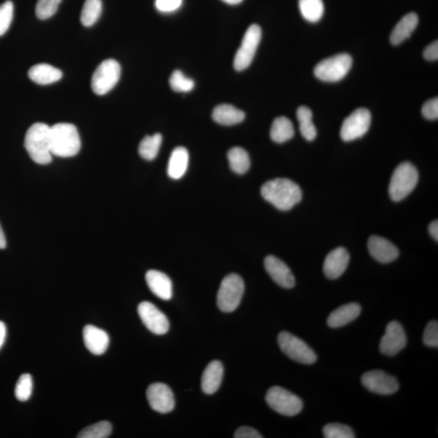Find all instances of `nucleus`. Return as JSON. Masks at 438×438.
I'll return each mask as SVG.
<instances>
[{"mask_svg":"<svg viewBox=\"0 0 438 438\" xmlns=\"http://www.w3.org/2000/svg\"><path fill=\"white\" fill-rule=\"evenodd\" d=\"M263 198L280 211H288L301 202V187L288 178H278L266 183L262 187Z\"/></svg>","mask_w":438,"mask_h":438,"instance_id":"nucleus-1","label":"nucleus"},{"mask_svg":"<svg viewBox=\"0 0 438 438\" xmlns=\"http://www.w3.org/2000/svg\"><path fill=\"white\" fill-rule=\"evenodd\" d=\"M25 147L34 163H50L52 160L51 127L43 123L33 124L25 134Z\"/></svg>","mask_w":438,"mask_h":438,"instance_id":"nucleus-2","label":"nucleus"},{"mask_svg":"<svg viewBox=\"0 0 438 438\" xmlns=\"http://www.w3.org/2000/svg\"><path fill=\"white\" fill-rule=\"evenodd\" d=\"M82 146L77 127L68 123H60L51 127L52 155L70 158L77 155Z\"/></svg>","mask_w":438,"mask_h":438,"instance_id":"nucleus-3","label":"nucleus"},{"mask_svg":"<svg viewBox=\"0 0 438 438\" xmlns=\"http://www.w3.org/2000/svg\"><path fill=\"white\" fill-rule=\"evenodd\" d=\"M419 180L417 169L406 162L397 166L393 173L389 193L394 202H400L414 190Z\"/></svg>","mask_w":438,"mask_h":438,"instance_id":"nucleus-4","label":"nucleus"},{"mask_svg":"<svg viewBox=\"0 0 438 438\" xmlns=\"http://www.w3.org/2000/svg\"><path fill=\"white\" fill-rule=\"evenodd\" d=\"M244 293V284L238 275L231 274L222 281L218 289L217 303L219 310L233 312L239 307Z\"/></svg>","mask_w":438,"mask_h":438,"instance_id":"nucleus-5","label":"nucleus"},{"mask_svg":"<svg viewBox=\"0 0 438 438\" xmlns=\"http://www.w3.org/2000/svg\"><path fill=\"white\" fill-rule=\"evenodd\" d=\"M352 65V58L348 54H338L321 61L315 67L314 74L325 82H337L346 77Z\"/></svg>","mask_w":438,"mask_h":438,"instance_id":"nucleus-6","label":"nucleus"},{"mask_svg":"<svg viewBox=\"0 0 438 438\" xmlns=\"http://www.w3.org/2000/svg\"><path fill=\"white\" fill-rule=\"evenodd\" d=\"M266 401L270 408L286 417L301 413L303 404L301 397L280 387H273L267 391Z\"/></svg>","mask_w":438,"mask_h":438,"instance_id":"nucleus-7","label":"nucleus"},{"mask_svg":"<svg viewBox=\"0 0 438 438\" xmlns=\"http://www.w3.org/2000/svg\"><path fill=\"white\" fill-rule=\"evenodd\" d=\"M281 351L290 359L303 365L314 364L317 356L314 350L302 339L287 332H281L278 337Z\"/></svg>","mask_w":438,"mask_h":438,"instance_id":"nucleus-8","label":"nucleus"},{"mask_svg":"<svg viewBox=\"0 0 438 438\" xmlns=\"http://www.w3.org/2000/svg\"><path fill=\"white\" fill-rule=\"evenodd\" d=\"M122 74V68L115 60L102 61L97 66L91 80L93 93L97 95H104L113 89L119 82Z\"/></svg>","mask_w":438,"mask_h":438,"instance_id":"nucleus-9","label":"nucleus"},{"mask_svg":"<svg viewBox=\"0 0 438 438\" xmlns=\"http://www.w3.org/2000/svg\"><path fill=\"white\" fill-rule=\"evenodd\" d=\"M261 39V27L257 25L249 26L244 36L242 43L235 54L234 68L236 71L245 70L252 64Z\"/></svg>","mask_w":438,"mask_h":438,"instance_id":"nucleus-10","label":"nucleus"},{"mask_svg":"<svg viewBox=\"0 0 438 438\" xmlns=\"http://www.w3.org/2000/svg\"><path fill=\"white\" fill-rule=\"evenodd\" d=\"M370 111L366 108H358L344 119L341 136L344 141H352L365 135L371 125Z\"/></svg>","mask_w":438,"mask_h":438,"instance_id":"nucleus-11","label":"nucleus"},{"mask_svg":"<svg viewBox=\"0 0 438 438\" xmlns=\"http://www.w3.org/2000/svg\"><path fill=\"white\" fill-rule=\"evenodd\" d=\"M362 385L374 394L390 395L399 391L397 379L382 370L365 373L361 378Z\"/></svg>","mask_w":438,"mask_h":438,"instance_id":"nucleus-12","label":"nucleus"},{"mask_svg":"<svg viewBox=\"0 0 438 438\" xmlns=\"http://www.w3.org/2000/svg\"><path fill=\"white\" fill-rule=\"evenodd\" d=\"M137 311L142 323L150 332L158 335L168 333L170 327L168 319L154 303L141 302Z\"/></svg>","mask_w":438,"mask_h":438,"instance_id":"nucleus-13","label":"nucleus"},{"mask_svg":"<svg viewBox=\"0 0 438 438\" xmlns=\"http://www.w3.org/2000/svg\"><path fill=\"white\" fill-rule=\"evenodd\" d=\"M408 343V338L403 325L396 321L389 323L386 333L380 343V351L387 356H394L404 349Z\"/></svg>","mask_w":438,"mask_h":438,"instance_id":"nucleus-14","label":"nucleus"},{"mask_svg":"<svg viewBox=\"0 0 438 438\" xmlns=\"http://www.w3.org/2000/svg\"><path fill=\"white\" fill-rule=\"evenodd\" d=\"M147 400L155 412L166 414L175 408L173 393L166 384L154 383L147 389Z\"/></svg>","mask_w":438,"mask_h":438,"instance_id":"nucleus-15","label":"nucleus"},{"mask_svg":"<svg viewBox=\"0 0 438 438\" xmlns=\"http://www.w3.org/2000/svg\"><path fill=\"white\" fill-rule=\"evenodd\" d=\"M265 268L268 274L275 283L284 288H292L296 285V279L290 268L275 256H268L265 259Z\"/></svg>","mask_w":438,"mask_h":438,"instance_id":"nucleus-16","label":"nucleus"},{"mask_svg":"<svg viewBox=\"0 0 438 438\" xmlns=\"http://www.w3.org/2000/svg\"><path fill=\"white\" fill-rule=\"evenodd\" d=\"M368 248L371 256L383 264L394 262L400 255L399 249L394 244L378 235L370 237Z\"/></svg>","mask_w":438,"mask_h":438,"instance_id":"nucleus-17","label":"nucleus"},{"mask_svg":"<svg viewBox=\"0 0 438 438\" xmlns=\"http://www.w3.org/2000/svg\"><path fill=\"white\" fill-rule=\"evenodd\" d=\"M350 262L347 250L338 247L326 256L324 262V274L330 279H337L347 270Z\"/></svg>","mask_w":438,"mask_h":438,"instance_id":"nucleus-18","label":"nucleus"},{"mask_svg":"<svg viewBox=\"0 0 438 438\" xmlns=\"http://www.w3.org/2000/svg\"><path fill=\"white\" fill-rule=\"evenodd\" d=\"M83 338L84 345L93 355L101 356L108 348L109 335L104 330L97 328L95 325H87L84 326Z\"/></svg>","mask_w":438,"mask_h":438,"instance_id":"nucleus-19","label":"nucleus"},{"mask_svg":"<svg viewBox=\"0 0 438 438\" xmlns=\"http://www.w3.org/2000/svg\"><path fill=\"white\" fill-rule=\"evenodd\" d=\"M146 280L152 293L163 301H169L173 295L172 283L164 273L151 270L146 273Z\"/></svg>","mask_w":438,"mask_h":438,"instance_id":"nucleus-20","label":"nucleus"},{"mask_svg":"<svg viewBox=\"0 0 438 438\" xmlns=\"http://www.w3.org/2000/svg\"><path fill=\"white\" fill-rule=\"evenodd\" d=\"M361 312V307L358 303H350L342 306L330 314L327 325L330 328H341L355 321Z\"/></svg>","mask_w":438,"mask_h":438,"instance_id":"nucleus-21","label":"nucleus"},{"mask_svg":"<svg viewBox=\"0 0 438 438\" xmlns=\"http://www.w3.org/2000/svg\"><path fill=\"white\" fill-rule=\"evenodd\" d=\"M223 372V366L218 360H214L207 365L202 378V389L205 394L213 395L218 390L222 381Z\"/></svg>","mask_w":438,"mask_h":438,"instance_id":"nucleus-22","label":"nucleus"},{"mask_svg":"<svg viewBox=\"0 0 438 438\" xmlns=\"http://www.w3.org/2000/svg\"><path fill=\"white\" fill-rule=\"evenodd\" d=\"M419 23L417 14L412 12L406 14L397 22L391 35V42L393 45L403 43L406 39L411 37Z\"/></svg>","mask_w":438,"mask_h":438,"instance_id":"nucleus-23","label":"nucleus"},{"mask_svg":"<svg viewBox=\"0 0 438 438\" xmlns=\"http://www.w3.org/2000/svg\"><path fill=\"white\" fill-rule=\"evenodd\" d=\"M189 154L185 147H177L172 151L170 157L168 174L173 180H180L187 172L189 167Z\"/></svg>","mask_w":438,"mask_h":438,"instance_id":"nucleus-24","label":"nucleus"},{"mask_svg":"<svg viewBox=\"0 0 438 438\" xmlns=\"http://www.w3.org/2000/svg\"><path fill=\"white\" fill-rule=\"evenodd\" d=\"M29 78L38 84H50L57 82L62 77V71L47 64H39L29 70Z\"/></svg>","mask_w":438,"mask_h":438,"instance_id":"nucleus-25","label":"nucleus"},{"mask_svg":"<svg viewBox=\"0 0 438 438\" xmlns=\"http://www.w3.org/2000/svg\"><path fill=\"white\" fill-rule=\"evenodd\" d=\"M212 117L214 122L218 124L231 126V125L243 122L245 114L244 111L235 108L234 106L222 104L214 108Z\"/></svg>","mask_w":438,"mask_h":438,"instance_id":"nucleus-26","label":"nucleus"},{"mask_svg":"<svg viewBox=\"0 0 438 438\" xmlns=\"http://www.w3.org/2000/svg\"><path fill=\"white\" fill-rule=\"evenodd\" d=\"M294 126L290 120L281 116L275 119L270 129V137L276 143H284L294 137Z\"/></svg>","mask_w":438,"mask_h":438,"instance_id":"nucleus-27","label":"nucleus"},{"mask_svg":"<svg viewBox=\"0 0 438 438\" xmlns=\"http://www.w3.org/2000/svg\"><path fill=\"white\" fill-rule=\"evenodd\" d=\"M227 159L232 171L239 175L247 172L251 166L248 152L241 147H234L228 151Z\"/></svg>","mask_w":438,"mask_h":438,"instance_id":"nucleus-28","label":"nucleus"},{"mask_svg":"<svg viewBox=\"0 0 438 438\" xmlns=\"http://www.w3.org/2000/svg\"><path fill=\"white\" fill-rule=\"evenodd\" d=\"M299 8L303 17L311 23L319 21L324 14L323 0H299Z\"/></svg>","mask_w":438,"mask_h":438,"instance_id":"nucleus-29","label":"nucleus"},{"mask_svg":"<svg viewBox=\"0 0 438 438\" xmlns=\"http://www.w3.org/2000/svg\"><path fill=\"white\" fill-rule=\"evenodd\" d=\"M297 119L299 123V131L308 141H314L316 137V128L312 123V113L308 107L299 106L297 110Z\"/></svg>","mask_w":438,"mask_h":438,"instance_id":"nucleus-30","label":"nucleus"},{"mask_svg":"<svg viewBox=\"0 0 438 438\" xmlns=\"http://www.w3.org/2000/svg\"><path fill=\"white\" fill-rule=\"evenodd\" d=\"M163 137L159 133L153 136H146L139 146V154L142 159L152 161L157 157L162 145Z\"/></svg>","mask_w":438,"mask_h":438,"instance_id":"nucleus-31","label":"nucleus"},{"mask_svg":"<svg viewBox=\"0 0 438 438\" xmlns=\"http://www.w3.org/2000/svg\"><path fill=\"white\" fill-rule=\"evenodd\" d=\"M102 9V0H86L80 13V22L86 27L95 25L100 19Z\"/></svg>","mask_w":438,"mask_h":438,"instance_id":"nucleus-32","label":"nucleus"},{"mask_svg":"<svg viewBox=\"0 0 438 438\" xmlns=\"http://www.w3.org/2000/svg\"><path fill=\"white\" fill-rule=\"evenodd\" d=\"M113 432V426L108 422H101L84 428L78 433V438H106Z\"/></svg>","mask_w":438,"mask_h":438,"instance_id":"nucleus-33","label":"nucleus"},{"mask_svg":"<svg viewBox=\"0 0 438 438\" xmlns=\"http://www.w3.org/2000/svg\"><path fill=\"white\" fill-rule=\"evenodd\" d=\"M169 83L173 91L178 93L190 92L193 91L195 86L194 80L185 77L180 70L173 71Z\"/></svg>","mask_w":438,"mask_h":438,"instance_id":"nucleus-34","label":"nucleus"},{"mask_svg":"<svg viewBox=\"0 0 438 438\" xmlns=\"http://www.w3.org/2000/svg\"><path fill=\"white\" fill-rule=\"evenodd\" d=\"M325 438H354L355 433L350 426L339 423L326 424L323 428Z\"/></svg>","mask_w":438,"mask_h":438,"instance_id":"nucleus-35","label":"nucleus"},{"mask_svg":"<svg viewBox=\"0 0 438 438\" xmlns=\"http://www.w3.org/2000/svg\"><path fill=\"white\" fill-rule=\"evenodd\" d=\"M33 392V379L30 374H22L18 380L16 388L15 395L18 400L25 402L30 399Z\"/></svg>","mask_w":438,"mask_h":438,"instance_id":"nucleus-36","label":"nucleus"},{"mask_svg":"<svg viewBox=\"0 0 438 438\" xmlns=\"http://www.w3.org/2000/svg\"><path fill=\"white\" fill-rule=\"evenodd\" d=\"M62 0H38L36 15L40 20H47L56 14Z\"/></svg>","mask_w":438,"mask_h":438,"instance_id":"nucleus-37","label":"nucleus"},{"mask_svg":"<svg viewBox=\"0 0 438 438\" xmlns=\"http://www.w3.org/2000/svg\"><path fill=\"white\" fill-rule=\"evenodd\" d=\"M13 13H14V6L12 1L4 2L0 5V36L5 34L10 27Z\"/></svg>","mask_w":438,"mask_h":438,"instance_id":"nucleus-38","label":"nucleus"},{"mask_svg":"<svg viewBox=\"0 0 438 438\" xmlns=\"http://www.w3.org/2000/svg\"><path fill=\"white\" fill-rule=\"evenodd\" d=\"M423 342L430 347H438V323L437 321H432L426 325L423 335Z\"/></svg>","mask_w":438,"mask_h":438,"instance_id":"nucleus-39","label":"nucleus"},{"mask_svg":"<svg viewBox=\"0 0 438 438\" xmlns=\"http://www.w3.org/2000/svg\"><path fill=\"white\" fill-rule=\"evenodd\" d=\"M183 0H156L155 7L161 12H173L182 6Z\"/></svg>","mask_w":438,"mask_h":438,"instance_id":"nucleus-40","label":"nucleus"},{"mask_svg":"<svg viewBox=\"0 0 438 438\" xmlns=\"http://www.w3.org/2000/svg\"><path fill=\"white\" fill-rule=\"evenodd\" d=\"M422 114L427 119L435 120L438 118V100L437 97L428 100L422 107Z\"/></svg>","mask_w":438,"mask_h":438,"instance_id":"nucleus-41","label":"nucleus"},{"mask_svg":"<svg viewBox=\"0 0 438 438\" xmlns=\"http://www.w3.org/2000/svg\"><path fill=\"white\" fill-rule=\"evenodd\" d=\"M235 438H262V436L253 428L243 426L240 427L235 433Z\"/></svg>","mask_w":438,"mask_h":438,"instance_id":"nucleus-42","label":"nucleus"},{"mask_svg":"<svg viewBox=\"0 0 438 438\" xmlns=\"http://www.w3.org/2000/svg\"><path fill=\"white\" fill-rule=\"evenodd\" d=\"M424 59L428 61H435L438 59V43L433 42L426 48L424 51Z\"/></svg>","mask_w":438,"mask_h":438,"instance_id":"nucleus-43","label":"nucleus"},{"mask_svg":"<svg viewBox=\"0 0 438 438\" xmlns=\"http://www.w3.org/2000/svg\"><path fill=\"white\" fill-rule=\"evenodd\" d=\"M428 231H430V234L436 241H438V222L437 220L433 221L430 223V227H428Z\"/></svg>","mask_w":438,"mask_h":438,"instance_id":"nucleus-44","label":"nucleus"},{"mask_svg":"<svg viewBox=\"0 0 438 438\" xmlns=\"http://www.w3.org/2000/svg\"><path fill=\"white\" fill-rule=\"evenodd\" d=\"M6 335V325L3 323V321H0V349H1L4 342H5Z\"/></svg>","mask_w":438,"mask_h":438,"instance_id":"nucleus-45","label":"nucleus"},{"mask_svg":"<svg viewBox=\"0 0 438 438\" xmlns=\"http://www.w3.org/2000/svg\"><path fill=\"white\" fill-rule=\"evenodd\" d=\"M7 241L5 235L3 233L1 225H0V249L6 248Z\"/></svg>","mask_w":438,"mask_h":438,"instance_id":"nucleus-46","label":"nucleus"},{"mask_svg":"<svg viewBox=\"0 0 438 438\" xmlns=\"http://www.w3.org/2000/svg\"><path fill=\"white\" fill-rule=\"evenodd\" d=\"M222 1L230 4V5H236L243 1V0H222Z\"/></svg>","mask_w":438,"mask_h":438,"instance_id":"nucleus-47","label":"nucleus"}]
</instances>
